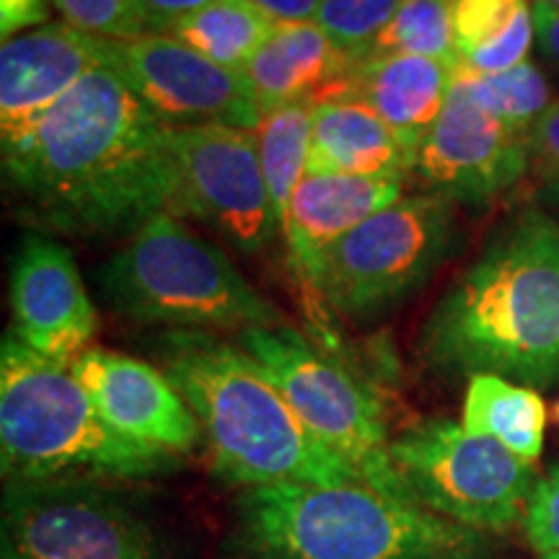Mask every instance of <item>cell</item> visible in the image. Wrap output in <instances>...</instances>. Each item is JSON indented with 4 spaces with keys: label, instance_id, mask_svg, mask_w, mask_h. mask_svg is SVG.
I'll return each mask as SVG.
<instances>
[{
    "label": "cell",
    "instance_id": "6da1fadb",
    "mask_svg": "<svg viewBox=\"0 0 559 559\" xmlns=\"http://www.w3.org/2000/svg\"><path fill=\"white\" fill-rule=\"evenodd\" d=\"M3 148V187L41 234H135L177 205L171 128L109 70H94Z\"/></svg>",
    "mask_w": 559,
    "mask_h": 559
},
{
    "label": "cell",
    "instance_id": "7a4b0ae2",
    "mask_svg": "<svg viewBox=\"0 0 559 559\" xmlns=\"http://www.w3.org/2000/svg\"><path fill=\"white\" fill-rule=\"evenodd\" d=\"M419 358L440 376L559 383V221L539 210L489 236L425 319Z\"/></svg>",
    "mask_w": 559,
    "mask_h": 559
},
{
    "label": "cell",
    "instance_id": "3957f363",
    "mask_svg": "<svg viewBox=\"0 0 559 559\" xmlns=\"http://www.w3.org/2000/svg\"><path fill=\"white\" fill-rule=\"evenodd\" d=\"M160 370L190 404L213 469L236 487H360L358 472L306 428L260 362L213 332L171 330L153 340ZM368 487V485H366Z\"/></svg>",
    "mask_w": 559,
    "mask_h": 559
},
{
    "label": "cell",
    "instance_id": "277c9868",
    "mask_svg": "<svg viewBox=\"0 0 559 559\" xmlns=\"http://www.w3.org/2000/svg\"><path fill=\"white\" fill-rule=\"evenodd\" d=\"M226 559H495L487 534L360 487L264 485L236 500Z\"/></svg>",
    "mask_w": 559,
    "mask_h": 559
},
{
    "label": "cell",
    "instance_id": "5b68a950",
    "mask_svg": "<svg viewBox=\"0 0 559 559\" xmlns=\"http://www.w3.org/2000/svg\"><path fill=\"white\" fill-rule=\"evenodd\" d=\"M0 464L5 481H120L179 469L177 453L111 428L73 370L41 358L11 332L0 345Z\"/></svg>",
    "mask_w": 559,
    "mask_h": 559
},
{
    "label": "cell",
    "instance_id": "8992f818",
    "mask_svg": "<svg viewBox=\"0 0 559 559\" xmlns=\"http://www.w3.org/2000/svg\"><path fill=\"white\" fill-rule=\"evenodd\" d=\"M111 311L174 330H272L283 313L262 298L226 251L179 215L156 213L99 270Z\"/></svg>",
    "mask_w": 559,
    "mask_h": 559
},
{
    "label": "cell",
    "instance_id": "52a82bcc",
    "mask_svg": "<svg viewBox=\"0 0 559 559\" xmlns=\"http://www.w3.org/2000/svg\"><path fill=\"white\" fill-rule=\"evenodd\" d=\"M236 342L260 362L306 428L345 459L370 489L417 502L391 461L381 404L358 376L288 324L247 330Z\"/></svg>",
    "mask_w": 559,
    "mask_h": 559
},
{
    "label": "cell",
    "instance_id": "ba28073f",
    "mask_svg": "<svg viewBox=\"0 0 559 559\" xmlns=\"http://www.w3.org/2000/svg\"><path fill=\"white\" fill-rule=\"evenodd\" d=\"M456 243L451 200L432 192L402 194L326 249L317 290L345 317H376L423 288Z\"/></svg>",
    "mask_w": 559,
    "mask_h": 559
},
{
    "label": "cell",
    "instance_id": "9c48e42d",
    "mask_svg": "<svg viewBox=\"0 0 559 559\" xmlns=\"http://www.w3.org/2000/svg\"><path fill=\"white\" fill-rule=\"evenodd\" d=\"M389 453L419 506L481 534L523 523L539 481L534 464L453 419L412 425Z\"/></svg>",
    "mask_w": 559,
    "mask_h": 559
},
{
    "label": "cell",
    "instance_id": "30bf717a",
    "mask_svg": "<svg viewBox=\"0 0 559 559\" xmlns=\"http://www.w3.org/2000/svg\"><path fill=\"white\" fill-rule=\"evenodd\" d=\"M3 559H164L156 531L115 481H9Z\"/></svg>",
    "mask_w": 559,
    "mask_h": 559
},
{
    "label": "cell",
    "instance_id": "8fae6325",
    "mask_svg": "<svg viewBox=\"0 0 559 559\" xmlns=\"http://www.w3.org/2000/svg\"><path fill=\"white\" fill-rule=\"evenodd\" d=\"M171 153L174 215L207 223L243 254H262L283 236L254 132L223 124L171 130Z\"/></svg>",
    "mask_w": 559,
    "mask_h": 559
},
{
    "label": "cell",
    "instance_id": "7c38bea8",
    "mask_svg": "<svg viewBox=\"0 0 559 559\" xmlns=\"http://www.w3.org/2000/svg\"><path fill=\"white\" fill-rule=\"evenodd\" d=\"M107 70L171 130L223 124L254 132L262 120L247 75L207 60L171 34L109 39Z\"/></svg>",
    "mask_w": 559,
    "mask_h": 559
},
{
    "label": "cell",
    "instance_id": "4fadbf2b",
    "mask_svg": "<svg viewBox=\"0 0 559 559\" xmlns=\"http://www.w3.org/2000/svg\"><path fill=\"white\" fill-rule=\"evenodd\" d=\"M528 169V135L489 115L456 86L419 143L415 164L425 190L464 205H487L519 185Z\"/></svg>",
    "mask_w": 559,
    "mask_h": 559
},
{
    "label": "cell",
    "instance_id": "5bb4252c",
    "mask_svg": "<svg viewBox=\"0 0 559 559\" xmlns=\"http://www.w3.org/2000/svg\"><path fill=\"white\" fill-rule=\"evenodd\" d=\"M11 334L41 358L73 366L96 334V309L73 251L32 230L11 262Z\"/></svg>",
    "mask_w": 559,
    "mask_h": 559
},
{
    "label": "cell",
    "instance_id": "9a60e30c",
    "mask_svg": "<svg viewBox=\"0 0 559 559\" xmlns=\"http://www.w3.org/2000/svg\"><path fill=\"white\" fill-rule=\"evenodd\" d=\"M70 370L99 415L122 436L169 453H192L205 438L185 396L151 362L88 347Z\"/></svg>",
    "mask_w": 559,
    "mask_h": 559
},
{
    "label": "cell",
    "instance_id": "2e32d148",
    "mask_svg": "<svg viewBox=\"0 0 559 559\" xmlns=\"http://www.w3.org/2000/svg\"><path fill=\"white\" fill-rule=\"evenodd\" d=\"M109 39L68 24H47L0 47V145L19 140L94 70H107Z\"/></svg>",
    "mask_w": 559,
    "mask_h": 559
},
{
    "label": "cell",
    "instance_id": "e0dca14e",
    "mask_svg": "<svg viewBox=\"0 0 559 559\" xmlns=\"http://www.w3.org/2000/svg\"><path fill=\"white\" fill-rule=\"evenodd\" d=\"M404 192V179H362L342 174H306L293 190L283 241L288 243L290 264L306 290V304L317 290L321 257L342 236L373 218ZM324 300V298H321ZM326 304V300H324Z\"/></svg>",
    "mask_w": 559,
    "mask_h": 559
},
{
    "label": "cell",
    "instance_id": "ac0fdd59",
    "mask_svg": "<svg viewBox=\"0 0 559 559\" xmlns=\"http://www.w3.org/2000/svg\"><path fill=\"white\" fill-rule=\"evenodd\" d=\"M358 55L334 45L313 21L277 24L272 37L243 68L262 115L288 104L311 107L349 99V73Z\"/></svg>",
    "mask_w": 559,
    "mask_h": 559
},
{
    "label": "cell",
    "instance_id": "d6986e66",
    "mask_svg": "<svg viewBox=\"0 0 559 559\" xmlns=\"http://www.w3.org/2000/svg\"><path fill=\"white\" fill-rule=\"evenodd\" d=\"M453 68L417 55L358 60L349 73V99L373 109L417 158L419 143L449 102Z\"/></svg>",
    "mask_w": 559,
    "mask_h": 559
},
{
    "label": "cell",
    "instance_id": "ffe728a7",
    "mask_svg": "<svg viewBox=\"0 0 559 559\" xmlns=\"http://www.w3.org/2000/svg\"><path fill=\"white\" fill-rule=\"evenodd\" d=\"M415 164V153L362 102L342 99L313 107L306 174L407 179Z\"/></svg>",
    "mask_w": 559,
    "mask_h": 559
},
{
    "label": "cell",
    "instance_id": "44dd1931",
    "mask_svg": "<svg viewBox=\"0 0 559 559\" xmlns=\"http://www.w3.org/2000/svg\"><path fill=\"white\" fill-rule=\"evenodd\" d=\"M461 425L506 445L510 453L536 464L544 449L547 407L534 389L492 373L472 376Z\"/></svg>",
    "mask_w": 559,
    "mask_h": 559
},
{
    "label": "cell",
    "instance_id": "7402d4cb",
    "mask_svg": "<svg viewBox=\"0 0 559 559\" xmlns=\"http://www.w3.org/2000/svg\"><path fill=\"white\" fill-rule=\"evenodd\" d=\"M277 29V21L254 0H215L169 32L218 66L243 73L251 58Z\"/></svg>",
    "mask_w": 559,
    "mask_h": 559
},
{
    "label": "cell",
    "instance_id": "603a6c76",
    "mask_svg": "<svg viewBox=\"0 0 559 559\" xmlns=\"http://www.w3.org/2000/svg\"><path fill=\"white\" fill-rule=\"evenodd\" d=\"M313 132V107L306 102L288 104L262 115L254 130L262 169L267 177L270 198L275 205L280 230L285 228L293 190L306 177Z\"/></svg>",
    "mask_w": 559,
    "mask_h": 559
},
{
    "label": "cell",
    "instance_id": "cb8c5ba5",
    "mask_svg": "<svg viewBox=\"0 0 559 559\" xmlns=\"http://www.w3.org/2000/svg\"><path fill=\"white\" fill-rule=\"evenodd\" d=\"M453 86L523 135H531L534 124L555 102L547 75L531 60L506 73H474L459 62L453 68Z\"/></svg>",
    "mask_w": 559,
    "mask_h": 559
},
{
    "label": "cell",
    "instance_id": "d4e9b609",
    "mask_svg": "<svg viewBox=\"0 0 559 559\" xmlns=\"http://www.w3.org/2000/svg\"><path fill=\"white\" fill-rule=\"evenodd\" d=\"M391 55H417L459 66L453 0H402L386 29L370 41L360 60Z\"/></svg>",
    "mask_w": 559,
    "mask_h": 559
},
{
    "label": "cell",
    "instance_id": "484cf974",
    "mask_svg": "<svg viewBox=\"0 0 559 559\" xmlns=\"http://www.w3.org/2000/svg\"><path fill=\"white\" fill-rule=\"evenodd\" d=\"M400 5L402 0H321L313 24L330 34L334 45L360 60Z\"/></svg>",
    "mask_w": 559,
    "mask_h": 559
},
{
    "label": "cell",
    "instance_id": "4316f807",
    "mask_svg": "<svg viewBox=\"0 0 559 559\" xmlns=\"http://www.w3.org/2000/svg\"><path fill=\"white\" fill-rule=\"evenodd\" d=\"M62 21L111 41H130L145 34L138 0H52Z\"/></svg>",
    "mask_w": 559,
    "mask_h": 559
},
{
    "label": "cell",
    "instance_id": "83f0119b",
    "mask_svg": "<svg viewBox=\"0 0 559 559\" xmlns=\"http://www.w3.org/2000/svg\"><path fill=\"white\" fill-rule=\"evenodd\" d=\"M531 0H453L459 60L498 39Z\"/></svg>",
    "mask_w": 559,
    "mask_h": 559
},
{
    "label": "cell",
    "instance_id": "f1b7e54d",
    "mask_svg": "<svg viewBox=\"0 0 559 559\" xmlns=\"http://www.w3.org/2000/svg\"><path fill=\"white\" fill-rule=\"evenodd\" d=\"M536 45V24L534 9L531 3L515 16L513 24L492 39L489 45L479 47L469 58L459 60L461 66L474 70V73H506L510 68H519L521 62L528 60L531 47Z\"/></svg>",
    "mask_w": 559,
    "mask_h": 559
},
{
    "label": "cell",
    "instance_id": "f546056e",
    "mask_svg": "<svg viewBox=\"0 0 559 559\" xmlns=\"http://www.w3.org/2000/svg\"><path fill=\"white\" fill-rule=\"evenodd\" d=\"M523 534L539 555L559 551V464L536 481L523 515Z\"/></svg>",
    "mask_w": 559,
    "mask_h": 559
},
{
    "label": "cell",
    "instance_id": "4dcf8cb0",
    "mask_svg": "<svg viewBox=\"0 0 559 559\" xmlns=\"http://www.w3.org/2000/svg\"><path fill=\"white\" fill-rule=\"evenodd\" d=\"M531 164L539 169L544 181L559 179V99L544 111L528 135Z\"/></svg>",
    "mask_w": 559,
    "mask_h": 559
},
{
    "label": "cell",
    "instance_id": "1f68e13d",
    "mask_svg": "<svg viewBox=\"0 0 559 559\" xmlns=\"http://www.w3.org/2000/svg\"><path fill=\"white\" fill-rule=\"evenodd\" d=\"M215 0H138L145 34H169L181 19L205 9Z\"/></svg>",
    "mask_w": 559,
    "mask_h": 559
},
{
    "label": "cell",
    "instance_id": "d6a6232c",
    "mask_svg": "<svg viewBox=\"0 0 559 559\" xmlns=\"http://www.w3.org/2000/svg\"><path fill=\"white\" fill-rule=\"evenodd\" d=\"M47 24V0H0V37L11 39L24 29Z\"/></svg>",
    "mask_w": 559,
    "mask_h": 559
},
{
    "label": "cell",
    "instance_id": "836d02e7",
    "mask_svg": "<svg viewBox=\"0 0 559 559\" xmlns=\"http://www.w3.org/2000/svg\"><path fill=\"white\" fill-rule=\"evenodd\" d=\"M536 24V47L551 73L559 79V5L544 3V0H531Z\"/></svg>",
    "mask_w": 559,
    "mask_h": 559
},
{
    "label": "cell",
    "instance_id": "e575fe53",
    "mask_svg": "<svg viewBox=\"0 0 559 559\" xmlns=\"http://www.w3.org/2000/svg\"><path fill=\"white\" fill-rule=\"evenodd\" d=\"M254 3L277 24H296V21H313L321 0H254Z\"/></svg>",
    "mask_w": 559,
    "mask_h": 559
},
{
    "label": "cell",
    "instance_id": "d590c367",
    "mask_svg": "<svg viewBox=\"0 0 559 559\" xmlns=\"http://www.w3.org/2000/svg\"><path fill=\"white\" fill-rule=\"evenodd\" d=\"M547 198H549V202H555V205H559V179L547 181Z\"/></svg>",
    "mask_w": 559,
    "mask_h": 559
},
{
    "label": "cell",
    "instance_id": "8d00e7d4",
    "mask_svg": "<svg viewBox=\"0 0 559 559\" xmlns=\"http://www.w3.org/2000/svg\"><path fill=\"white\" fill-rule=\"evenodd\" d=\"M539 559H559V551H555V555H542Z\"/></svg>",
    "mask_w": 559,
    "mask_h": 559
},
{
    "label": "cell",
    "instance_id": "74e56055",
    "mask_svg": "<svg viewBox=\"0 0 559 559\" xmlns=\"http://www.w3.org/2000/svg\"><path fill=\"white\" fill-rule=\"evenodd\" d=\"M544 3H551V5H559V0H544Z\"/></svg>",
    "mask_w": 559,
    "mask_h": 559
},
{
    "label": "cell",
    "instance_id": "f35d334b",
    "mask_svg": "<svg viewBox=\"0 0 559 559\" xmlns=\"http://www.w3.org/2000/svg\"><path fill=\"white\" fill-rule=\"evenodd\" d=\"M557 417H559V404H557Z\"/></svg>",
    "mask_w": 559,
    "mask_h": 559
}]
</instances>
